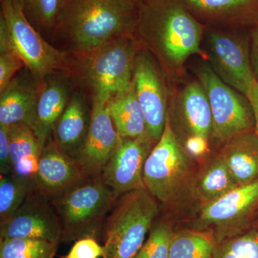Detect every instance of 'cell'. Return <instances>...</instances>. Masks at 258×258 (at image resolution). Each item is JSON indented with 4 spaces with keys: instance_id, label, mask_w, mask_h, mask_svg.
I'll return each mask as SVG.
<instances>
[{
    "instance_id": "obj_7",
    "label": "cell",
    "mask_w": 258,
    "mask_h": 258,
    "mask_svg": "<svg viewBox=\"0 0 258 258\" xmlns=\"http://www.w3.org/2000/svg\"><path fill=\"white\" fill-rule=\"evenodd\" d=\"M0 22L15 51L38 83L52 75L69 74V53L42 36L24 14L18 0H1Z\"/></svg>"
},
{
    "instance_id": "obj_35",
    "label": "cell",
    "mask_w": 258,
    "mask_h": 258,
    "mask_svg": "<svg viewBox=\"0 0 258 258\" xmlns=\"http://www.w3.org/2000/svg\"><path fill=\"white\" fill-rule=\"evenodd\" d=\"M249 34L251 64L256 81L258 83V25L251 29Z\"/></svg>"
},
{
    "instance_id": "obj_12",
    "label": "cell",
    "mask_w": 258,
    "mask_h": 258,
    "mask_svg": "<svg viewBox=\"0 0 258 258\" xmlns=\"http://www.w3.org/2000/svg\"><path fill=\"white\" fill-rule=\"evenodd\" d=\"M62 238V224L52 201L36 189L13 215L0 222V240L28 239L59 244Z\"/></svg>"
},
{
    "instance_id": "obj_21",
    "label": "cell",
    "mask_w": 258,
    "mask_h": 258,
    "mask_svg": "<svg viewBox=\"0 0 258 258\" xmlns=\"http://www.w3.org/2000/svg\"><path fill=\"white\" fill-rule=\"evenodd\" d=\"M219 154L237 184H250L258 179V137L254 131L228 139Z\"/></svg>"
},
{
    "instance_id": "obj_11",
    "label": "cell",
    "mask_w": 258,
    "mask_h": 258,
    "mask_svg": "<svg viewBox=\"0 0 258 258\" xmlns=\"http://www.w3.org/2000/svg\"><path fill=\"white\" fill-rule=\"evenodd\" d=\"M165 74L150 52L139 49L134 81L139 104L147 123L148 134L157 142L169 117V90Z\"/></svg>"
},
{
    "instance_id": "obj_13",
    "label": "cell",
    "mask_w": 258,
    "mask_h": 258,
    "mask_svg": "<svg viewBox=\"0 0 258 258\" xmlns=\"http://www.w3.org/2000/svg\"><path fill=\"white\" fill-rule=\"evenodd\" d=\"M157 144L149 134L137 138H121L119 144L102 171L101 179L118 198L145 187L146 161Z\"/></svg>"
},
{
    "instance_id": "obj_36",
    "label": "cell",
    "mask_w": 258,
    "mask_h": 258,
    "mask_svg": "<svg viewBox=\"0 0 258 258\" xmlns=\"http://www.w3.org/2000/svg\"><path fill=\"white\" fill-rule=\"evenodd\" d=\"M247 99L250 103L252 107V112H253L254 127V132L258 137V83L252 86L250 91L247 93Z\"/></svg>"
},
{
    "instance_id": "obj_15",
    "label": "cell",
    "mask_w": 258,
    "mask_h": 258,
    "mask_svg": "<svg viewBox=\"0 0 258 258\" xmlns=\"http://www.w3.org/2000/svg\"><path fill=\"white\" fill-rule=\"evenodd\" d=\"M90 179L76 159L66 155L50 137L42 149L33 184L50 200Z\"/></svg>"
},
{
    "instance_id": "obj_26",
    "label": "cell",
    "mask_w": 258,
    "mask_h": 258,
    "mask_svg": "<svg viewBox=\"0 0 258 258\" xmlns=\"http://www.w3.org/2000/svg\"><path fill=\"white\" fill-rule=\"evenodd\" d=\"M35 189L32 180L13 174L0 177V222L13 215Z\"/></svg>"
},
{
    "instance_id": "obj_1",
    "label": "cell",
    "mask_w": 258,
    "mask_h": 258,
    "mask_svg": "<svg viewBox=\"0 0 258 258\" xmlns=\"http://www.w3.org/2000/svg\"><path fill=\"white\" fill-rule=\"evenodd\" d=\"M204 32L205 26L183 0H144L138 5L133 36L141 48L152 53L167 79L182 76L191 56L207 60Z\"/></svg>"
},
{
    "instance_id": "obj_28",
    "label": "cell",
    "mask_w": 258,
    "mask_h": 258,
    "mask_svg": "<svg viewBox=\"0 0 258 258\" xmlns=\"http://www.w3.org/2000/svg\"><path fill=\"white\" fill-rule=\"evenodd\" d=\"M213 258H258V231L249 230L217 243Z\"/></svg>"
},
{
    "instance_id": "obj_19",
    "label": "cell",
    "mask_w": 258,
    "mask_h": 258,
    "mask_svg": "<svg viewBox=\"0 0 258 258\" xmlns=\"http://www.w3.org/2000/svg\"><path fill=\"white\" fill-rule=\"evenodd\" d=\"M87 97L79 88L74 91L52 133L61 150L76 160L86 142L91 122Z\"/></svg>"
},
{
    "instance_id": "obj_24",
    "label": "cell",
    "mask_w": 258,
    "mask_h": 258,
    "mask_svg": "<svg viewBox=\"0 0 258 258\" xmlns=\"http://www.w3.org/2000/svg\"><path fill=\"white\" fill-rule=\"evenodd\" d=\"M25 17L49 42L52 40L63 12L66 0H18Z\"/></svg>"
},
{
    "instance_id": "obj_25",
    "label": "cell",
    "mask_w": 258,
    "mask_h": 258,
    "mask_svg": "<svg viewBox=\"0 0 258 258\" xmlns=\"http://www.w3.org/2000/svg\"><path fill=\"white\" fill-rule=\"evenodd\" d=\"M217 244L215 236L209 231H174L169 258H213Z\"/></svg>"
},
{
    "instance_id": "obj_23",
    "label": "cell",
    "mask_w": 258,
    "mask_h": 258,
    "mask_svg": "<svg viewBox=\"0 0 258 258\" xmlns=\"http://www.w3.org/2000/svg\"><path fill=\"white\" fill-rule=\"evenodd\" d=\"M239 186L220 154L208 161L195 176L192 195L202 203L219 198Z\"/></svg>"
},
{
    "instance_id": "obj_4",
    "label": "cell",
    "mask_w": 258,
    "mask_h": 258,
    "mask_svg": "<svg viewBox=\"0 0 258 258\" xmlns=\"http://www.w3.org/2000/svg\"><path fill=\"white\" fill-rule=\"evenodd\" d=\"M160 212L159 201L146 187L121 195L103 227V258H134Z\"/></svg>"
},
{
    "instance_id": "obj_6",
    "label": "cell",
    "mask_w": 258,
    "mask_h": 258,
    "mask_svg": "<svg viewBox=\"0 0 258 258\" xmlns=\"http://www.w3.org/2000/svg\"><path fill=\"white\" fill-rule=\"evenodd\" d=\"M118 197L100 177L88 179L51 200L63 230L62 242L96 238Z\"/></svg>"
},
{
    "instance_id": "obj_22",
    "label": "cell",
    "mask_w": 258,
    "mask_h": 258,
    "mask_svg": "<svg viewBox=\"0 0 258 258\" xmlns=\"http://www.w3.org/2000/svg\"><path fill=\"white\" fill-rule=\"evenodd\" d=\"M108 106L121 138H137L148 134L145 117L139 104L134 80L126 91L108 101Z\"/></svg>"
},
{
    "instance_id": "obj_9",
    "label": "cell",
    "mask_w": 258,
    "mask_h": 258,
    "mask_svg": "<svg viewBox=\"0 0 258 258\" xmlns=\"http://www.w3.org/2000/svg\"><path fill=\"white\" fill-rule=\"evenodd\" d=\"M195 75L205 88L211 106L212 138L225 143L237 134L252 130L253 112L247 97L224 83L207 61L199 64Z\"/></svg>"
},
{
    "instance_id": "obj_29",
    "label": "cell",
    "mask_w": 258,
    "mask_h": 258,
    "mask_svg": "<svg viewBox=\"0 0 258 258\" xmlns=\"http://www.w3.org/2000/svg\"><path fill=\"white\" fill-rule=\"evenodd\" d=\"M10 156L12 166L22 158L35 155L40 157L42 147L32 129L24 123L10 125Z\"/></svg>"
},
{
    "instance_id": "obj_18",
    "label": "cell",
    "mask_w": 258,
    "mask_h": 258,
    "mask_svg": "<svg viewBox=\"0 0 258 258\" xmlns=\"http://www.w3.org/2000/svg\"><path fill=\"white\" fill-rule=\"evenodd\" d=\"M36 119L33 132L43 148L53 133L71 98L73 83L66 74L52 75L38 83Z\"/></svg>"
},
{
    "instance_id": "obj_8",
    "label": "cell",
    "mask_w": 258,
    "mask_h": 258,
    "mask_svg": "<svg viewBox=\"0 0 258 258\" xmlns=\"http://www.w3.org/2000/svg\"><path fill=\"white\" fill-rule=\"evenodd\" d=\"M205 53L212 71L226 84L247 96L257 83L250 60L249 31L205 27Z\"/></svg>"
},
{
    "instance_id": "obj_5",
    "label": "cell",
    "mask_w": 258,
    "mask_h": 258,
    "mask_svg": "<svg viewBox=\"0 0 258 258\" xmlns=\"http://www.w3.org/2000/svg\"><path fill=\"white\" fill-rule=\"evenodd\" d=\"M195 176L187 152L168 117L161 138L146 161L144 186L159 203L171 206L193 197Z\"/></svg>"
},
{
    "instance_id": "obj_3",
    "label": "cell",
    "mask_w": 258,
    "mask_h": 258,
    "mask_svg": "<svg viewBox=\"0 0 258 258\" xmlns=\"http://www.w3.org/2000/svg\"><path fill=\"white\" fill-rule=\"evenodd\" d=\"M139 49L133 35H126L93 50L68 52V75L91 100L109 101L132 86Z\"/></svg>"
},
{
    "instance_id": "obj_20",
    "label": "cell",
    "mask_w": 258,
    "mask_h": 258,
    "mask_svg": "<svg viewBox=\"0 0 258 258\" xmlns=\"http://www.w3.org/2000/svg\"><path fill=\"white\" fill-rule=\"evenodd\" d=\"M173 105L187 137L200 136L209 140L212 131L211 106L206 91L198 80L184 85L174 97Z\"/></svg>"
},
{
    "instance_id": "obj_37",
    "label": "cell",
    "mask_w": 258,
    "mask_h": 258,
    "mask_svg": "<svg viewBox=\"0 0 258 258\" xmlns=\"http://www.w3.org/2000/svg\"><path fill=\"white\" fill-rule=\"evenodd\" d=\"M127 1L132 2V3H134L136 5L140 4L141 3L144 1V0H127Z\"/></svg>"
},
{
    "instance_id": "obj_31",
    "label": "cell",
    "mask_w": 258,
    "mask_h": 258,
    "mask_svg": "<svg viewBox=\"0 0 258 258\" xmlns=\"http://www.w3.org/2000/svg\"><path fill=\"white\" fill-rule=\"evenodd\" d=\"M25 67L23 60L10 42L4 24L0 22V92Z\"/></svg>"
},
{
    "instance_id": "obj_14",
    "label": "cell",
    "mask_w": 258,
    "mask_h": 258,
    "mask_svg": "<svg viewBox=\"0 0 258 258\" xmlns=\"http://www.w3.org/2000/svg\"><path fill=\"white\" fill-rule=\"evenodd\" d=\"M108 103V101L91 100L89 130L86 142L76 159L90 179L101 176L105 166L121 139L112 120Z\"/></svg>"
},
{
    "instance_id": "obj_16",
    "label": "cell",
    "mask_w": 258,
    "mask_h": 258,
    "mask_svg": "<svg viewBox=\"0 0 258 258\" xmlns=\"http://www.w3.org/2000/svg\"><path fill=\"white\" fill-rule=\"evenodd\" d=\"M205 27L249 31L258 25V0H183Z\"/></svg>"
},
{
    "instance_id": "obj_10",
    "label": "cell",
    "mask_w": 258,
    "mask_h": 258,
    "mask_svg": "<svg viewBox=\"0 0 258 258\" xmlns=\"http://www.w3.org/2000/svg\"><path fill=\"white\" fill-rule=\"evenodd\" d=\"M258 203V179L239 185L219 198L204 203L199 230L210 228L217 243L243 233L246 220Z\"/></svg>"
},
{
    "instance_id": "obj_34",
    "label": "cell",
    "mask_w": 258,
    "mask_h": 258,
    "mask_svg": "<svg viewBox=\"0 0 258 258\" xmlns=\"http://www.w3.org/2000/svg\"><path fill=\"white\" fill-rule=\"evenodd\" d=\"M208 139L200 136H191L186 139L185 149L191 155L200 157L205 155L208 152Z\"/></svg>"
},
{
    "instance_id": "obj_30",
    "label": "cell",
    "mask_w": 258,
    "mask_h": 258,
    "mask_svg": "<svg viewBox=\"0 0 258 258\" xmlns=\"http://www.w3.org/2000/svg\"><path fill=\"white\" fill-rule=\"evenodd\" d=\"M174 230L169 222L157 219L144 245L134 258H169V249Z\"/></svg>"
},
{
    "instance_id": "obj_27",
    "label": "cell",
    "mask_w": 258,
    "mask_h": 258,
    "mask_svg": "<svg viewBox=\"0 0 258 258\" xmlns=\"http://www.w3.org/2000/svg\"><path fill=\"white\" fill-rule=\"evenodd\" d=\"M57 247L45 240H0V258H55Z\"/></svg>"
},
{
    "instance_id": "obj_17",
    "label": "cell",
    "mask_w": 258,
    "mask_h": 258,
    "mask_svg": "<svg viewBox=\"0 0 258 258\" xmlns=\"http://www.w3.org/2000/svg\"><path fill=\"white\" fill-rule=\"evenodd\" d=\"M39 84L26 67L19 71L0 92V125H28L33 131L36 119Z\"/></svg>"
},
{
    "instance_id": "obj_32",
    "label": "cell",
    "mask_w": 258,
    "mask_h": 258,
    "mask_svg": "<svg viewBox=\"0 0 258 258\" xmlns=\"http://www.w3.org/2000/svg\"><path fill=\"white\" fill-rule=\"evenodd\" d=\"M103 255L104 247L96 238L86 237L76 240L69 253L62 258H103Z\"/></svg>"
},
{
    "instance_id": "obj_2",
    "label": "cell",
    "mask_w": 258,
    "mask_h": 258,
    "mask_svg": "<svg viewBox=\"0 0 258 258\" xmlns=\"http://www.w3.org/2000/svg\"><path fill=\"white\" fill-rule=\"evenodd\" d=\"M137 16L138 5L127 0H66L51 42L66 52L93 50L133 35Z\"/></svg>"
},
{
    "instance_id": "obj_33",
    "label": "cell",
    "mask_w": 258,
    "mask_h": 258,
    "mask_svg": "<svg viewBox=\"0 0 258 258\" xmlns=\"http://www.w3.org/2000/svg\"><path fill=\"white\" fill-rule=\"evenodd\" d=\"M9 130L8 125H0V171L4 175L11 174Z\"/></svg>"
}]
</instances>
